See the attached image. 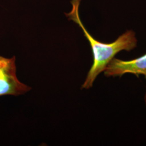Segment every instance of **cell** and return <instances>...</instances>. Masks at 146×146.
<instances>
[{
  "label": "cell",
  "instance_id": "cell-1",
  "mask_svg": "<svg viewBox=\"0 0 146 146\" xmlns=\"http://www.w3.org/2000/svg\"><path fill=\"white\" fill-rule=\"evenodd\" d=\"M81 0H72V9L66 14L68 19L74 22L82 29L91 47L93 61L87 76L81 86L82 89L91 88L100 74L104 73L105 68L115 56L122 51L130 52L137 47V40L135 33L128 30L111 43L100 42L95 39L84 26L79 15V6Z\"/></svg>",
  "mask_w": 146,
  "mask_h": 146
},
{
  "label": "cell",
  "instance_id": "cell-2",
  "mask_svg": "<svg viewBox=\"0 0 146 146\" xmlns=\"http://www.w3.org/2000/svg\"><path fill=\"white\" fill-rule=\"evenodd\" d=\"M31 89L17 76L15 56L8 58L0 55V96H17L26 94Z\"/></svg>",
  "mask_w": 146,
  "mask_h": 146
},
{
  "label": "cell",
  "instance_id": "cell-3",
  "mask_svg": "<svg viewBox=\"0 0 146 146\" xmlns=\"http://www.w3.org/2000/svg\"><path fill=\"white\" fill-rule=\"evenodd\" d=\"M104 73L107 78H121L130 74L137 78L143 76L146 80V53L129 60L114 58L105 68Z\"/></svg>",
  "mask_w": 146,
  "mask_h": 146
},
{
  "label": "cell",
  "instance_id": "cell-4",
  "mask_svg": "<svg viewBox=\"0 0 146 146\" xmlns=\"http://www.w3.org/2000/svg\"><path fill=\"white\" fill-rule=\"evenodd\" d=\"M144 102H145V105L146 108V91L145 95H144Z\"/></svg>",
  "mask_w": 146,
  "mask_h": 146
}]
</instances>
